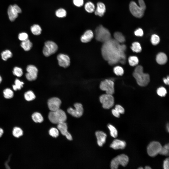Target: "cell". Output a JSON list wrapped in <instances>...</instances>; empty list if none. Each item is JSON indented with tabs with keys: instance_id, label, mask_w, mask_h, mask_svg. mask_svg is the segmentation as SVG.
<instances>
[{
	"instance_id": "6da1fadb",
	"label": "cell",
	"mask_w": 169,
	"mask_h": 169,
	"mask_svg": "<svg viewBox=\"0 0 169 169\" xmlns=\"http://www.w3.org/2000/svg\"><path fill=\"white\" fill-rule=\"evenodd\" d=\"M126 49L124 45H120L114 39L111 38L103 43L101 48L102 57L109 64L112 65L119 61H124V51Z\"/></svg>"
},
{
	"instance_id": "7a4b0ae2",
	"label": "cell",
	"mask_w": 169,
	"mask_h": 169,
	"mask_svg": "<svg viewBox=\"0 0 169 169\" xmlns=\"http://www.w3.org/2000/svg\"><path fill=\"white\" fill-rule=\"evenodd\" d=\"M133 75L138 84L140 86H146L150 82L149 75L147 73H143V68L141 66H138L136 67Z\"/></svg>"
},
{
	"instance_id": "3957f363",
	"label": "cell",
	"mask_w": 169,
	"mask_h": 169,
	"mask_svg": "<svg viewBox=\"0 0 169 169\" xmlns=\"http://www.w3.org/2000/svg\"><path fill=\"white\" fill-rule=\"evenodd\" d=\"M138 6L134 1L131 2L129 4V9L132 14L138 18H141L143 15L146 9V5L143 0H138Z\"/></svg>"
},
{
	"instance_id": "277c9868",
	"label": "cell",
	"mask_w": 169,
	"mask_h": 169,
	"mask_svg": "<svg viewBox=\"0 0 169 169\" xmlns=\"http://www.w3.org/2000/svg\"><path fill=\"white\" fill-rule=\"evenodd\" d=\"M95 37L97 40L103 43L111 38L110 32L102 25H100L96 28Z\"/></svg>"
},
{
	"instance_id": "5b68a950",
	"label": "cell",
	"mask_w": 169,
	"mask_h": 169,
	"mask_svg": "<svg viewBox=\"0 0 169 169\" xmlns=\"http://www.w3.org/2000/svg\"><path fill=\"white\" fill-rule=\"evenodd\" d=\"M48 118L52 123L58 124L65 122L67 119V116L65 112L59 109L54 111H50L49 113Z\"/></svg>"
},
{
	"instance_id": "8992f818",
	"label": "cell",
	"mask_w": 169,
	"mask_h": 169,
	"mask_svg": "<svg viewBox=\"0 0 169 169\" xmlns=\"http://www.w3.org/2000/svg\"><path fill=\"white\" fill-rule=\"evenodd\" d=\"M129 160L128 157L124 154L119 155L114 158L111 161L110 167L112 169H117L119 165L125 166Z\"/></svg>"
},
{
	"instance_id": "52a82bcc",
	"label": "cell",
	"mask_w": 169,
	"mask_h": 169,
	"mask_svg": "<svg viewBox=\"0 0 169 169\" xmlns=\"http://www.w3.org/2000/svg\"><path fill=\"white\" fill-rule=\"evenodd\" d=\"M58 49V46L55 42L48 41L45 43L42 52L45 56L48 57L55 53Z\"/></svg>"
},
{
	"instance_id": "ba28073f",
	"label": "cell",
	"mask_w": 169,
	"mask_h": 169,
	"mask_svg": "<svg viewBox=\"0 0 169 169\" xmlns=\"http://www.w3.org/2000/svg\"><path fill=\"white\" fill-rule=\"evenodd\" d=\"M100 100L103 108L109 109L113 107L114 103V98L112 95L104 94L100 97Z\"/></svg>"
},
{
	"instance_id": "9c48e42d",
	"label": "cell",
	"mask_w": 169,
	"mask_h": 169,
	"mask_svg": "<svg viewBox=\"0 0 169 169\" xmlns=\"http://www.w3.org/2000/svg\"><path fill=\"white\" fill-rule=\"evenodd\" d=\"M162 146L158 142L153 141L150 142L147 146V151L148 155L152 157L157 155L160 151Z\"/></svg>"
},
{
	"instance_id": "30bf717a",
	"label": "cell",
	"mask_w": 169,
	"mask_h": 169,
	"mask_svg": "<svg viewBox=\"0 0 169 169\" xmlns=\"http://www.w3.org/2000/svg\"><path fill=\"white\" fill-rule=\"evenodd\" d=\"M100 87L106 92V94L112 95L114 93V83L112 81L106 79L101 82Z\"/></svg>"
},
{
	"instance_id": "8fae6325",
	"label": "cell",
	"mask_w": 169,
	"mask_h": 169,
	"mask_svg": "<svg viewBox=\"0 0 169 169\" xmlns=\"http://www.w3.org/2000/svg\"><path fill=\"white\" fill-rule=\"evenodd\" d=\"M21 12V9L17 4L10 5L8 10V14L10 20L11 21H14L18 17V14Z\"/></svg>"
},
{
	"instance_id": "7c38bea8",
	"label": "cell",
	"mask_w": 169,
	"mask_h": 169,
	"mask_svg": "<svg viewBox=\"0 0 169 169\" xmlns=\"http://www.w3.org/2000/svg\"><path fill=\"white\" fill-rule=\"evenodd\" d=\"M75 108H69L67 110L68 112L73 116L76 118L81 117L83 112L82 105L80 103H76L74 104Z\"/></svg>"
},
{
	"instance_id": "4fadbf2b",
	"label": "cell",
	"mask_w": 169,
	"mask_h": 169,
	"mask_svg": "<svg viewBox=\"0 0 169 169\" xmlns=\"http://www.w3.org/2000/svg\"><path fill=\"white\" fill-rule=\"evenodd\" d=\"M26 70L27 72L25 76L28 81H32L36 79L38 70L35 66L32 65H28L27 67Z\"/></svg>"
},
{
	"instance_id": "5bb4252c",
	"label": "cell",
	"mask_w": 169,
	"mask_h": 169,
	"mask_svg": "<svg viewBox=\"0 0 169 169\" xmlns=\"http://www.w3.org/2000/svg\"><path fill=\"white\" fill-rule=\"evenodd\" d=\"M61 104L60 100L55 97L50 99L47 102L48 107L51 111H54L60 109Z\"/></svg>"
},
{
	"instance_id": "9a60e30c",
	"label": "cell",
	"mask_w": 169,
	"mask_h": 169,
	"mask_svg": "<svg viewBox=\"0 0 169 169\" xmlns=\"http://www.w3.org/2000/svg\"><path fill=\"white\" fill-rule=\"evenodd\" d=\"M59 65L64 68L68 67L70 64V59L69 56L62 54H58L57 56Z\"/></svg>"
},
{
	"instance_id": "2e32d148",
	"label": "cell",
	"mask_w": 169,
	"mask_h": 169,
	"mask_svg": "<svg viewBox=\"0 0 169 169\" xmlns=\"http://www.w3.org/2000/svg\"><path fill=\"white\" fill-rule=\"evenodd\" d=\"M58 129L60 131L61 134L65 136L67 139L69 140H72V137L70 134L67 131V126L65 122L60 123L58 124Z\"/></svg>"
},
{
	"instance_id": "e0dca14e",
	"label": "cell",
	"mask_w": 169,
	"mask_h": 169,
	"mask_svg": "<svg viewBox=\"0 0 169 169\" xmlns=\"http://www.w3.org/2000/svg\"><path fill=\"white\" fill-rule=\"evenodd\" d=\"M95 135L98 145L100 146H102L105 142L106 134L102 131H98L96 132Z\"/></svg>"
},
{
	"instance_id": "ac0fdd59",
	"label": "cell",
	"mask_w": 169,
	"mask_h": 169,
	"mask_svg": "<svg viewBox=\"0 0 169 169\" xmlns=\"http://www.w3.org/2000/svg\"><path fill=\"white\" fill-rule=\"evenodd\" d=\"M126 146V143L125 141L116 139L113 141L110 147L115 150L123 149L125 148Z\"/></svg>"
},
{
	"instance_id": "d6986e66",
	"label": "cell",
	"mask_w": 169,
	"mask_h": 169,
	"mask_svg": "<svg viewBox=\"0 0 169 169\" xmlns=\"http://www.w3.org/2000/svg\"><path fill=\"white\" fill-rule=\"evenodd\" d=\"M96 8L94 11L96 15L102 17L104 15L106 10L105 5L103 3L99 2L97 4Z\"/></svg>"
},
{
	"instance_id": "ffe728a7",
	"label": "cell",
	"mask_w": 169,
	"mask_h": 169,
	"mask_svg": "<svg viewBox=\"0 0 169 169\" xmlns=\"http://www.w3.org/2000/svg\"><path fill=\"white\" fill-rule=\"evenodd\" d=\"M93 36L94 34L92 31L91 30H88L81 36V40L83 43H87L90 41Z\"/></svg>"
},
{
	"instance_id": "44dd1931",
	"label": "cell",
	"mask_w": 169,
	"mask_h": 169,
	"mask_svg": "<svg viewBox=\"0 0 169 169\" xmlns=\"http://www.w3.org/2000/svg\"><path fill=\"white\" fill-rule=\"evenodd\" d=\"M156 60L159 64L163 65L165 64L167 60L166 55L163 53H158L156 56Z\"/></svg>"
},
{
	"instance_id": "7402d4cb",
	"label": "cell",
	"mask_w": 169,
	"mask_h": 169,
	"mask_svg": "<svg viewBox=\"0 0 169 169\" xmlns=\"http://www.w3.org/2000/svg\"><path fill=\"white\" fill-rule=\"evenodd\" d=\"M21 46L25 51H28L31 48L32 44L28 39L22 41L21 44Z\"/></svg>"
},
{
	"instance_id": "603a6c76",
	"label": "cell",
	"mask_w": 169,
	"mask_h": 169,
	"mask_svg": "<svg viewBox=\"0 0 169 169\" xmlns=\"http://www.w3.org/2000/svg\"><path fill=\"white\" fill-rule=\"evenodd\" d=\"M84 8L86 11L89 13L93 12L95 9L94 4L91 1H88L86 2L84 5Z\"/></svg>"
},
{
	"instance_id": "cb8c5ba5",
	"label": "cell",
	"mask_w": 169,
	"mask_h": 169,
	"mask_svg": "<svg viewBox=\"0 0 169 169\" xmlns=\"http://www.w3.org/2000/svg\"><path fill=\"white\" fill-rule=\"evenodd\" d=\"M33 120L35 123H41L43 120V119L41 114L38 112H35L32 115Z\"/></svg>"
},
{
	"instance_id": "d4e9b609",
	"label": "cell",
	"mask_w": 169,
	"mask_h": 169,
	"mask_svg": "<svg viewBox=\"0 0 169 169\" xmlns=\"http://www.w3.org/2000/svg\"><path fill=\"white\" fill-rule=\"evenodd\" d=\"M114 39L119 43H123L125 41L124 36L121 33L117 32H115L114 34Z\"/></svg>"
},
{
	"instance_id": "484cf974",
	"label": "cell",
	"mask_w": 169,
	"mask_h": 169,
	"mask_svg": "<svg viewBox=\"0 0 169 169\" xmlns=\"http://www.w3.org/2000/svg\"><path fill=\"white\" fill-rule=\"evenodd\" d=\"M32 33L35 35H38L41 33L42 29L40 26L38 24H34L31 28Z\"/></svg>"
},
{
	"instance_id": "4316f807",
	"label": "cell",
	"mask_w": 169,
	"mask_h": 169,
	"mask_svg": "<svg viewBox=\"0 0 169 169\" xmlns=\"http://www.w3.org/2000/svg\"><path fill=\"white\" fill-rule=\"evenodd\" d=\"M25 99L27 101H31L34 99L35 96L33 92L31 90L28 91L24 94Z\"/></svg>"
},
{
	"instance_id": "83f0119b",
	"label": "cell",
	"mask_w": 169,
	"mask_h": 169,
	"mask_svg": "<svg viewBox=\"0 0 169 169\" xmlns=\"http://www.w3.org/2000/svg\"><path fill=\"white\" fill-rule=\"evenodd\" d=\"M12 133L13 135L15 137L19 138L22 135L23 131L20 128L15 127L13 128Z\"/></svg>"
},
{
	"instance_id": "f1b7e54d",
	"label": "cell",
	"mask_w": 169,
	"mask_h": 169,
	"mask_svg": "<svg viewBox=\"0 0 169 169\" xmlns=\"http://www.w3.org/2000/svg\"><path fill=\"white\" fill-rule=\"evenodd\" d=\"M108 127L110 131L111 135L114 138H116L118 136V132L115 127L110 124L108 125Z\"/></svg>"
},
{
	"instance_id": "f546056e",
	"label": "cell",
	"mask_w": 169,
	"mask_h": 169,
	"mask_svg": "<svg viewBox=\"0 0 169 169\" xmlns=\"http://www.w3.org/2000/svg\"><path fill=\"white\" fill-rule=\"evenodd\" d=\"M2 59L4 61H6L7 59L11 58L12 56V52L9 50H6L2 52L1 54Z\"/></svg>"
},
{
	"instance_id": "4dcf8cb0",
	"label": "cell",
	"mask_w": 169,
	"mask_h": 169,
	"mask_svg": "<svg viewBox=\"0 0 169 169\" xmlns=\"http://www.w3.org/2000/svg\"><path fill=\"white\" fill-rule=\"evenodd\" d=\"M24 83L18 79H16L15 81V84L13 85L12 87L13 89L15 90L20 89L23 87Z\"/></svg>"
},
{
	"instance_id": "1f68e13d",
	"label": "cell",
	"mask_w": 169,
	"mask_h": 169,
	"mask_svg": "<svg viewBox=\"0 0 169 169\" xmlns=\"http://www.w3.org/2000/svg\"><path fill=\"white\" fill-rule=\"evenodd\" d=\"M169 144L168 143L165 145L163 146H162L159 154L161 155L168 156L169 155Z\"/></svg>"
},
{
	"instance_id": "d6a6232c",
	"label": "cell",
	"mask_w": 169,
	"mask_h": 169,
	"mask_svg": "<svg viewBox=\"0 0 169 169\" xmlns=\"http://www.w3.org/2000/svg\"><path fill=\"white\" fill-rule=\"evenodd\" d=\"M4 97L7 99L12 98L14 95L13 92L10 88H7L4 89L3 91Z\"/></svg>"
},
{
	"instance_id": "836d02e7",
	"label": "cell",
	"mask_w": 169,
	"mask_h": 169,
	"mask_svg": "<svg viewBox=\"0 0 169 169\" xmlns=\"http://www.w3.org/2000/svg\"><path fill=\"white\" fill-rule=\"evenodd\" d=\"M131 48L133 51L136 53L139 52L142 50L140 44L137 42H134L132 44Z\"/></svg>"
},
{
	"instance_id": "e575fe53",
	"label": "cell",
	"mask_w": 169,
	"mask_h": 169,
	"mask_svg": "<svg viewBox=\"0 0 169 169\" xmlns=\"http://www.w3.org/2000/svg\"><path fill=\"white\" fill-rule=\"evenodd\" d=\"M129 63L131 66H134L137 65L139 61L138 58L135 56H131L128 58Z\"/></svg>"
},
{
	"instance_id": "d590c367",
	"label": "cell",
	"mask_w": 169,
	"mask_h": 169,
	"mask_svg": "<svg viewBox=\"0 0 169 169\" xmlns=\"http://www.w3.org/2000/svg\"><path fill=\"white\" fill-rule=\"evenodd\" d=\"M56 15L59 18H63L66 15V11L63 8H60L56 11L55 12Z\"/></svg>"
},
{
	"instance_id": "8d00e7d4",
	"label": "cell",
	"mask_w": 169,
	"mask_h": 169,
	"mask_svg": "<svg viewBox=\"0 0 169 169\" xmlns=\"http://www.w3.org/2000/svg\"><path fill=\"white\" fill-rule=\"evenodd\" d=\"M114 73L118 76H122L124 73V70L123 68L120 66H116L113 69Z\"/></svg>"
},
{
	"instance_id": "74e56055",
	"label": "cell",
	"mask_w": 169,
	"mask_h": 169,
	"mask_svg": "<svg viewBox=\"0 0 169 169\" xmlns=\"http://www.w3.org/2000/svg\"><path fill=\"white\" fill-rule=\"evenodd\" d=\"M13 73L14 75L19 77L22 76L23 73L22 69L17 67H15L14 68Z\"/></svg>"
},
{
	"instance_id": "f35d334b",
	"label": "cell",
	"mask_w": 169,
	"mask_h": 169,
	"mask_svg": "<svg viewBox=\"0 0 169 169\" xmlns=\"http://www.w3.org/2000/svg\"><path fill=\"white\" fill-rule=\"evenodd\" d=\"M49 133L50 136L54 138H57L59 135L58 130L54 127H52L50 130Z\"/></svg>"
},
{
	"instance_id": "ab89813d",
	"label": "cell",
	"mask_w": 169,
	"mask_h": 169,
	"mask_svg": "<svg viewBox=\"0 0 169 169\" xmlns=\"http://www.w3.org/2000/svg\"><path fill=\"white\" fill-rule=\"evenodd\" d=\"M151 42L154 45H156L159 43L160 39L159 36L156 34H153L151 36Z\"/></svg>"
},
{
	"instance_id": "60d3db41",
	"label": "cell",
	"mask_w": 169,
	"mask_h": 169,
	"mask_svg": "<svg viewBox=\"0 0 169 169\" xmlns=\"http://www.w3.org/2000/svg\"><path fill=\"white\" fill-rule=\"evenodd\" d=\"M157 93L159 96L163 97L165 96L167 93V91L165 88L161 87L157 89Z\"/></svg>"
},
{
	"instance_id": "b9f144b4",
	"label": "cell",
	"mask_w": 169,
	"mask_h": 169,
	"mask_svg": "<svg viewBox=\"0 0 169 169\" xmlns=\"http://www.w3.org/2000/svg\"><path fill=\"white\" fill-rule=\"evenodd\" d=\"M28 35L25 32L20 33L18 36L19 39L22 41L28 39Z\"/></svg>"
},
{
	"instance_id": "7bdbcfd3",
	"label": "cell",
	"mask_w": 169,
	"mask_h": 169,
	"mask_svg": "<svg viewBox=\"0 0 169 169\" xmlns=\"http://www.w3.org/2000/svg\"><path fill=\"white\" fill-rule=\"evenodd\" d=\"M74 4L78 7L82 6L84 4V0H73Z\"/></svg>"
},
{
	"instance_id": "ee69618b",
	"label": "cell",
	"mask_w": 169,
	"mask_h": 169,
	"mask_svg": "<svg viewBox=\"0 0 169 169\" xmlns=\"http://www.w3.org/2000/svg\"><path fill=\"white\" fill-rule=\"evenodd\" d=\"M115 109L120 114H123L124 112V109L121 105H116L115 107Z\"/></svg>"
},
{
	"instance_id": "f6af8a7d",
	"label": "cell",
	"mask_w": 169,
	"mask_h": 169,
	"mask_svg": "<svg viewBox=\"0 0 169 169\" xmlns=\"http://www.w3.org/2000/svg\"><path fill=\"white\" fill-rule=\"evenodd\" d=\"M135 35L137 36H142L143 34V30L141 28H139L136 30L134 32Z\"/></svg>"
},
{
	"instance_id": "bcb514c9",
	"label": "cell",
	"mask_w": 169,
	"mask_h": 169,
	"mask_svg": "<svg viewBox=\"0 0 169 169\" xmlns=\"http://www.w3.org/2000/svg\"><path fill=\"white\" fill-rule=\"evenodd\" d=\"M163 167L164 169H169V159L168 157L166 158L164 161Z\"/></svg>"
},
{
	"instance_id": "7dc6e473",
	"label": "cell",
	"mask_w": 169,
	"mask_h": 169,
	"mask_svg": "<svg viewBox=\"0 0 169 169\" xmlns=\"http://www.w3.org/2000/svg\"><path fill=\"white\" fill-rule=\"evenodd\" d=\"M111 111L113 115L115 117L119 118L120 117V114L115 109H112Z\"/></svg>"
},
{
	"instance_id": "c3c4849f",
	"label": "cell",
	"mask_w": 169,
	"mask_h": 169,
	"mask_svg": "<svg viewBox=\"0 0 169 169\" xmlns=\"http://www.w3.org/2000/svg\"><path fill=\"white\" fill-rule=\"evenodd\" d=\"M163 80V81L165 84L167 85H169V76H168L166 78H164Z\"/></svg>"
},
{
	"instance_id": "681fc988",
	"label": "cell",
	"mask_w": 169,
	"mask_h": 169,
	"mask_svg": "<svg viewBox=\"0 0 169 169\" xmlns=\"http://www.w3.org/2000/svg\"><path fill=\"white\" fill-rule=\"evenodd\" d=\"M3 133V130L2 128H0V137H1Z\"/></svg>"
},
{
	"instance_id": "f907efd6",
	"label": "cell",
	"mask_w": 169,
	"mask_h": 169,
	"mask_svg": "<svg viewBox=\"0 0 169 169\" xmlns=\"http://www.w3.org/2000/svg\"><path fill=\"white\" fill-rule=\"evenodd\" d=\"M145 169H151V168L149 166H146L145 167Z\"/></svg>"
},
{
	"instance_id": "816d5d0a",
	"label": "cell",
	"mask_w": 169,
	"mask_h": 169,
	"mask_svg": "<svg viewBox=\"0 0 169 169\" xmlns=\"http://www.w3.org/2000/svg\"><path fill=\"white\" fill-rule=\"evenodd\" d=\"M167 129L168 131V132H169V124H168L167 125Z\"/></svg>"
},
{
	"instance_id": "f5cc1de1",
	"label": "cell",
	"mask_w": 169,
	"mask_h": 169,
	"mask_svg": "<svg viewBox=\"0 0 169 169\" xmlns=\"http://www.w3.org/2000/svg\"><path fill=\"white\" fill-rule=\"evenodd\" d=\"M2 81V78L1 77L0 75V83Z\"/></svg>"
},
{
	"instance_id": "db71d44e",
	"label": "cell",
	"mask_w": 169,
	"mask_h": 169,
	"mask_svg": "<svg viewBox=\"0 0 169 169\" xmlns=\"http://www.w3.org/2000/svg\"><path fill=\"white\" fill-rule=\"evenodd\" d=\"M138 169H143V168L142 167H140L138 168Z\"/></svg>"
}]
</instances>
